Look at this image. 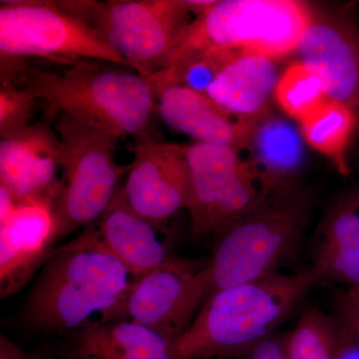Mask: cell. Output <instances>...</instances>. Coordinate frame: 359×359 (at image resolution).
I'll return each instance as SVG.
<instances>
[{"label": "cell", "mask_w": 359, "mask_h": 359, "mask_svg": "<svg viewBox=\"0 0 359 359\" xmlns=\"http://www.w3.org/2000/svg\"><path fill=\"white\" fill-rule=\"evenodd\" d=\"M245 359H287L285 339L271 335L250 349Z\"/></svg>", "instance_id": "obj_26"}, {"label": "cell", "mask_w": 359, "mask_h": 359, "mask_svg": "<svg viewBox=\"0 0 359 359\" xmlns=\"http://www.w3.org/2000/svg\"><path fill=\"white\" fill-rule=\"evenodd\" d=\"M58 168V137L46 120L1 138L0 186L16 202L50 201L54 205L61 186Z\"/></svg>", "instance_id": "obj_13"}, {"label": "cell", "mask_w": 359, "mask_h": 359, "mask_svg": "<svg viewBox=\"0 0 359 359\" xmlns=\"http://www.w3.org/2000/svg\"><path fill=\"white\" fill-rule=\"evenodd\" d=\"M186 149L191 230L197 238L219 235L256 204L263 189L238 149L199 142Z\"/></svg>", "instance_id": "obj_9"}, {"label": "cell", "mask_w": 359, "mask_h": 359, "mask_svg": "<svg viewBox=\"0 0 359 359\" xmlns=\"http://www.w3.org/2000/svg\"><path fill=\"white\" fill-rule=\"evenodd\" d=\"M344 342L337 323L318 309L302 314L285 339L287 359H339Z\"/></svg>", "instance_id": "obj_23"}, {"label": "cell", "mask_w": 359, "mask_h": 359, "mask_svg": "<svg viewBox=\"0 0 359 359\" xmlns=\"http://www.w3.org/2000/svg\"><path fill=\"white\" fill-rule=\"evenodd\" d=\"M60 70H47L20 61L9 81L27 89L44 104V120L60 113L117 140L151 138L156 97L147 78L126 66L80 60Z\"/></svg>", "instance_id": "obj_1"}, {"label": "cell", "mask_w": 359, "mask_h": 359, "mask_svg": "<svg viewBox=\"0 0 359 359\" xmlns=\"http://www.w3.org/2000/svg\"><path fill=\"white\" fill-rule=\"evenodd\" d=\"M356 124L355 111L346 104L328 99L313 114L299 123V128L306 143L328 158L340 175L347 176V148Z\"/></svg>", "instance_id": "obj_22"}, {"label": "cell", "mask_w": 359, "mask_h": 359, "mask_svg": "<svg viewBox=\"0 0 359 359\" xmlns=\"http://www.w3.org/2000/svg\"><path fill=\"white\" fill-rule=\"evenodd\" d=\"M96 226L104 245L135 276L173 257L167 226L152 223L135 212L127 202L123 186L118 187Z\"/></svg>", "instance_id": "obj_17"}, {"label": "cell", "mask_w": 359, "mask_h": 359, "mask_svg": "<svg viewBox=\"0 0 359 359\" xmlns=\"http://www.w3.org/2000/svg\"><path fill=\"white\" fill-rule=\"evenodd\" d=\"M299 62L320 78L328 98L359 110V27L342 13H316L302 33Z\"/></svg>", "instance_id": "obj_12"}, {"label": "cell", "mask_w": 359, "mask_h": 359, "mask_svg": "<svg viewBox=\"0 0 359 359\" xmlns=\"http://www.w3.org/2000/svg\"><path fill=\"white\" fill-rule=\"evenodd\" d=\"M243 51L219 47L174 52L162 70L147 78L156 97L170 86H184L207 94L226 65Z\"/></svg>", "instance_id": "obj_21"}, {"label": "cell", "mask_w": 359, "mask_h": 359, "mask_svg": "<svg viewBox=\"0 0 359 359\" xmlns=\"http://www.w3.org/2000/svg\"><path fill=\"white\" fill-rule=\"evenodd\" d=\"M346 308L349 330L359 341V289H351L347 297Z\"/></svg>", "instance_id": "obj_28"}, {"label": "cell", "mask_w": 359, "mask_h": 359, "mask_svg": "<svg viewBox=\"0 0 359 359\" xmlns=\"http://www.w3.org/2000/svg\"><path fill=\"white\" fill-rule=\"evenodd\" d=\"M53 203H18L0 219V294H16L43 266L54 245Z\"/></svg>", "instance_id": "obj_14"}, {"label": "cell", "mask_w": 359, "mask_h": 359, "mask_svg": "<svg viewBox=\"0 0 359 359\" xmlns=\"http://www.w3.org/2000/svg\"><path fill=\"white\" fill-rule=\"evenodd\" d=\"M275 98L283 112L299 123L330 99L320 78L299 61L290 65L280 75Z\"/></svg>", "instance_id": "obj_24"}, {"label": "cell", "mask_w": 359, "mask_h": 359, "mask_svg": "<svg viewBox=\"0 0 359 359\" xmlns=\"http://www.w3.org/2000/svg\"><path fill=\"white\" fill-rule=\"evenodd\" d=\"M318 280L311 268L292 275L276 273L212 292L177 340L178 358L244 355L271 337Z\"/></svg>", "instance_id": "obj_3"}, {"label": "cell", "mask_w": 359, "mask_h": 359, "mask_svg": "<svg viewBox=\"0 0 359 359\" xmlns=\"http://www.w3.org/2000/svg\"><path fill=\"white\" fill-rule=\"evenodd\" d=\"M157 108L163 121L172 129L199 143L230 146L241 152L257 117L231 114L207 94L178 85L160 92Z\"/></svg>", "instance_id": "obj_16"}, {"label": "cell", "mask_w": 359, "mask_h": 359, "mask_svg": "<svg viewBox=\"0 0 359 359\" xmlns=\"http://www.w3.org/2000/svg\"><path fill=\"white\" fill-rule=\"evenodd\" d=\"M306 141L294 123L264 111L252 123L242 155L256 175L264 193L297 185L306 162Z\"/></svg>", "instance_id": "obj_15"}, {"label": "cell", "mask_w": 359, "mask_h": 359, "mask_svg": "<svg viewBox=\"0 0 359 359\" xmlns=\"http://www.w3.org/2000/svg\"><path fill=\"white\" fill-rule=\"evenodd\" d=\"M318 237L311 268L318 280L359 289V193L332 208Z\"/></svg>", "instance_id": "obj_20"}, {"label": "cell", "mask_w": 359, "mask_h": 359, "mask_svg": "<svg viewBox=\"0 0 359 359\" xmlns=\"http://www.w3.org/2000/svg\"><path fill=\"white\" fill-rule=\"evenodd\" d=\"M0 55L44 58L59 65L98 60L128 67L96 30L58 1L1 2Z\"/></svg>", "instance_id": "obj_8"}, {"label": "cell", "mask_w": 359, "mask_h": 359, "mask_svg": "<svg viewBox=\"0 0 359 359\" xmlns=\"http://www.w3.org/2000/svg\"><path fill=\"white\" fill-rule=\"evenodd\" d=\"M37 99L18 85L1 83L0 88V135L11 136L32 125Z\"/></svg>", "instance_id": "obj_25"}, {"label": "cell", "mask_w": 359, "mask_h": 359, "mask_svg": "<svg viewBox=\"0 0 359 359\" xmlns=\"http://www.w3.org/2000/svg\"><path fill=\"white\" fill-rule=\"evenodd\" d=\"M276 59L241 52L208 90L224 109L242 118H255L269 109L280 81Z\"/></svg>", "instance_id": "obj_19"}, {"label": "cell", "mask_w": 359, "mask_h": 359, "mask_svg": "<svg viewBox=\"0 0 359 359\" xmlns=\"http://www.w3.org/2000/svg\"><path fill=\"white\" fill-rule=\"evenodd\" d=\"M339 359H359V351L355 347L344 344L340 351Z\"/></svg>", "instance_id": "obj_29"}, {"label": "cell", "mask_w": 359, "mask_h": 359, "mask_svg": "<svg viewBox=\"0 0 359 359\" xmlns=\"http://www.w3.org/2000/svg\"><path fill=\"white\" fill-rule=\"evenodd\" d=\"M60 191L53 205L54 241L98 221L129 166L115 160V139L65 113L56 118Z\"/></svg>", "instance_id": "obj_6"}, {"label": "cell", "mask_w": 359, "mask_h": 359, "mask_svg": "<svg viewBox=\"0 0 359 359\" xmlns=\"http://www.w3.org/2000/svg\"><path fill=\"white\" fill-rule=\"evenodd\" d=\"M0 359H52L44 351L27 353L4 334L0 337Z\"/></svg>", "instance_id": "obj_27"}, {"label": "cell", "mask_w": 359, "mask_h": 359, "mask_svg": "<svg viewBox=\"0 0 359 359\" xmlns=\"http://www.w3.org/2000/svg\"><path fill=\"white\" fill-rule=\"evenodd\" d=\"M63 359H179L176 342L136 321L118 318L72 332Z\"/></svg>", "instance_id": "obj_18"}, {"label": "cell", "mask_w": 359, "mask_h": 359, "mask_svg": "<svg viewBox=\"0 0 359 359\" xmlns=\"http://www.w3.org/2000/svg\"><path fill=\"white\" fill-rule=\"evenodd\" d=\"M313 199L311 189L299 184L264 193L226 226L205 266L210 294L276 273L302 244Z\"/></svg>", "instance_id": "obj_4"}, {"label": "cell", "mask_w": 359, "mask_h": 359, "mask_svg": "<svg viewBox=\"0 0 359 359\" xmlns=\"http://www.w3.org/2000/svg\"><path fill=\"white\" fill-rule=\"evenodd\" d=\"M58 4L96 30L129 68L149 78L164 68L189 26L212 0H65Z\"/></svg>", "instance_id": "obj_5"}, {"label": "cell", "mask_w": 359, "mask_h": 359, "mask_svg": "<svg viewBox=\"0 0 359 359\" xmlns=\"http://www.w3.org/2000/svg\"><path fill=\"white\" fill-rule=\"evenodd\" d=\"M124 187L127 202L152 223L166 226L190 199V168L186 146L146 138L134 146Z\"/></svg>", "instance_id": "obj_11"}, {"label": "cell", "mask_w": 359, "mask_h": 359, "mask_svg": "<svg viewBox=\"0 0 359 359\" xmlns=\"http://www.w3.org/2000/svg\"><path fill=\"white\" fill-rule=\"evenodd\" d=\"M207 261L171 257L136 276L122 318L136 321L176 342L210 294Z\"/></svg>", "instance_id": "obj_10"}, {"label": "cell", "mask_w": 359, "mask_h": 359, "mask_svg": "<svg viewBox=\"0 0 359 359\" xmlns=\"http://www.w3.org/2000/svg\"><path fill=\"white\" fill-rule=\"evenodd\" d=\"M135 278L90 224L45 262L28 297V323L74 332L121 318Z\"/></svg>", "instance_id": "obj_2"}, {"label": "cell", "mask_w": 359, "mask_h": 359, "mask_svg": "<svg viewBox=\"0 0 359 359\" xmlns=\"http://www.w3.org/2000/svg\"><path fill=\"white\" fill-rule=\"evenodd\" d=\"M311 15V6L297 0L214 1L191 23L174 52L219 47L283 57L297 51Z\"/></svg>", "instance_id": "obj_7"}]
</instances>
